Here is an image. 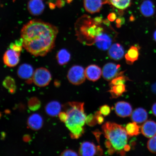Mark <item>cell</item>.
<instances>
[{"mask_svg":"<svg viewBox=\"0 0 156 156\" xmlns=\"http://www.w3.org/2000/svg\"><path fill=\"white\" fill-rule=\"evenodd\" d=\"M115 109L116 114L122 118L131 115L132 112L131 105L129 103L124 101L117 102L115 105Z\"/></svg>","mask_w":156,"mask_h":156,"instance_id":"obj_12","label":"cell"},{"mask_svg":"<svg viewBox=\"0 0 156 156\" xmlns=\"http://www.w3.org/2000/svg\"><path fill=\"white\" fill-rule=\"evenodd\" d=\"M125 129L128 136H136L140 133V128L136 122H130L126 125Z\"/></svg>","mask_w":156,"mask_h":156,"instance_id":"obj_24","label":"cell"},{"mask_svg":"<svg viewBox=\"0 0 156 156\" xmlns=\"http://www.w3.org/2000/svg\"><path fill=\"white\" fill-rule=\"evenodd\" d=\"M79 154L80 155L83 156L102 155L103 151L100 146L97 147L92 142H85L80 145Z\"/></svg>","mask_w":156,"mask_h":156,"instance_id":"obj_6","label":"cell"},{"mask_svg":"<svg viewBox=\"0 0 156 156\" xmlns=\"http://www.w3.org/2000/svg\"><path fill=\"white\" fill-rule=\"evenodd\" d=\"M86 77L89 80L94 82L100 79L102 75L101 68L95 64L90 65L85 70Z\"/></svg>","mask_w":156,"mask_h":156,"instance_id":"obj_14","label":"cell"},{"mask_svg":"<svg viewBox=\"0 0 156 156\" xmlns=\"http://www.w3.org/2000/svg\"><path fill=\"white\" fill-rule=\"evenodd\" d=\"M20 54L11 49L5 51L3 56V63L9 67L16 66L19 63Z\"/></svg>","mask_w":156,"mask_h":156,"instance_id":"obj_9","label":"cell"},{"mask_svg":"<svg viewBox=\"0 0 156 156\" xmlns=\"http://www.w3.org/2000/svg\"><path fill=\"white\" fill-rule=\"evenodd\" d=\"M110 21L108 20L105 19V20L103 21V22L104 24L107 25H109L110 24Z\"/></svg>","mask_w":156,"mask_h":156,"instance_id":"obj_42","label":"cell"},{"mask_svg":"<svg viewBox=\"0 0 156 156\" xmlns=\"http://www.w3.org/2000/svg\"><path fill=\"white\" fill-rule=\"evenodd\" d=\"M152 112L154 115L156 116V102L154 103L152 107Z\"/></svg>","mask_w":156,"mask_h":156,"instance_id":"obj_40","label":"cell"},{"mask_svg":"<svg viewBox=\"0 0 156 156\" xmlns=\"http://www.w3.org/2000/svg\"><path fill=\"white\" fill-rule=\"evenodd\" d=\"M83 4L86 10L91 14L99 12L103 4L102 0H84Z\"/></svg>","mask_w":156,"mask_h":156,"instance_id":"obj_15","label":"cell"},{"mask_svg":"<svg viewBox=\"0 0 156 156\" xmlns=\"http://www.w3.org/2000/svg\"><path fill=\"white\" fill-rule=\"evenodd\" d=\"M141 132L143 135L148 138L156 135V122L149 120L144 122L141 127Z\"/></svg>","mask_w":156,"mask_h":156,"instance_id":"obj_17","label":"cell"},{"mask_svg":"<svg viewBox=\"0 0 156 156\" xmlns=\"http://www.w3.org/2000/svg\"><path fill=\"white\" fill-rule=\"evenodd\" d=\"M44 5L42 0H30L28 5L29 13L37 16L42 14L44 9Z\"/></svg>","mask_w":156,"mask_h":156,"instance_id":"obj_13","label":"cell"},{"mask_svg":"<svg viewBox=\"0 0 156 156\" xmlns=\"http://www.w3.org/2000/svg\"><path fill=\"white\" fill-rule=\"evenodd\" d=\"M44 120L40 115L35 113L31 115L27 120V124L29 128L34 130H38L42 128Z\"/></svg>","mask_w":156,"mask_h":156,"instance_id":"obj_18","label":"cell"},{"mask_svg":"<svg viewBox=\"0 0 156 156\" xmlns=\"http://www.w3.org/2000/svg\"><path fill=\"white\" fill-rule=\"evenodd\" d=\"M108 19L110 21H114L116 19V15L114 12L111 13L108 16Z\"/></svg>","mask_w":156,"mask_h":156,"instance_id":"obj_37","label":"cell"},{"mask_svg":"<svg viewBox=\"0 0 156 156\" xmlns=\"http://www.w3.org/2000/svg\"><path fill=\"white\" fill-rule=\"evenodd\" d=\"M151 88L153 92L156 94V83L152 85Z\"/></svg>","mask_w":156,"mask_h":156,"instance_id":"obj_41","label":"cell"},{"mask_svg":"<svg viewBox=\"0 0 156 156\" xmlns=\"http://www.w3.org/2000/svg\"><path fill=\"white\" fill-rule=\"evenodd\" d=\"M34 73V69L32 66L27 63L21 64L17 71V75L19 77L28 81L32 80Z\"/></svg>","mask_w":156,"mask_h":156,"instance_id":"obj_11","label":"cell"},{"mask_svg":"<svg viewBox=\"0 0 156 156\" xmlns=\"http://www.w3.org/2000/svg\"><path fill=\"white\" fill-rule=\"evenodd\" d=\"M123 73H120L119 75L113 79L111 81L110 85L113 86L124 84L127 80V78L123 75Z\"/></svg>","mask_w":156,"mask_h":156,"instance_id":"obj_27","label":"cell"},{"mask_svg":"<svg viewBox=\"0 0 156 156\" xmlns=\"http://www.w3.org/2000/svg\"><path fill=\"white\" fill-rule=\"evenodd\" d=\"M126 91V85L122 84L113 86L110 90V92L112 97L115 98L122 95Z\"/></svg>","mask_w":156,"mask_h":156,"instance_id":"obj_26","label":"cell"},{"mask_svg":"<svg viewBox=\"0 0 156 156\" xmlns=\"http://www.w3.org/2000/svg\"><path fill=\"white\" fill-rule=\"evenodd\" d=\"M131 115L132 121L137 124L145 122L148 118L147 111L141 107L136 109L132 112Z\"/></svg>","mask_w":156,"mask_h":156,"instance_id":"obj_19","label":"cell"},{"mask_svg":"<svg viewBox=\"0 0 156 156\" xmlns=\"http://www.w3.org/2000/svg\"><path fill=\"white\" fill-rule=\"evenodd\" d=\"M66 110L67 119L65 122L66 126L70 132L73 139H78L84 132L83 126L86 123V115L84 109V103L71 102L68 103Z\"/></svg>","mask_w":156,"mask_h":156,"instance_id":"obj_3","label":"cell"},{"mask_svg":"<svg viewBox=\"0 0 156 156\" xmlns=\"http://www.w3.org/2000/svg\"><path fill=\"white\" fill-rule=\"evenodd\" d=\"M73 0H67V2L68 3H70L73 2Z\"/></svg>","mask_w":156,"mask_h":156,"instance_id":"obj_44","label":"cell"},{"mask_svg":"<svg viewBox=\"0 0 156 156\" xmlns=\"http://www.w3.org/2000/svg\"><path fill=\"white\" fill-rule=\"evenodd\" d=\"M65 2L63 0H58L56 2V5L58 8H61L64 6Z\"/></svg>","mask_w":156,"mask_h":156,"instance_id":"obj_38","label":"cell"},{"mask_svg":"<svg viewBox=\"0 0 156 156\" xmlns=\"http://www.w3.org/2000/svg\"><path fill=\"white\" fill-rule=\"evenodd\" d=\"M120 67V65H117L112 63L105 64L102 71L103 77L107 81L112 80L119 74V71Z\"/></svg>","mask_w":156,"mask_h":156,"instance_id":"obj_7","label":"cell"},{"mask_svg":"<svg viewBox=\"0 0 156 156\" xmlns=\"http://www.w3.org/2000/svg\"><path fill=\"white\" fill-rule=\"evenodd\" d=\"M81 31L84 36L87 39H94L101 33L103 32V29L99 25L97 24L94 21L92 25L89 26H83L81 28Z\"/></svg>","mask_w":156,"mask_h":156,"instance_id":"obj_8","label":"cell"},{"mask_svg":"<svg viewBox=\"0 0 156 156\" xmlns=\"http://www.w3.org/2000/svg\"><path fill=\"white\" fill-rule=\"evenodd\" d=\"M58 117L62 122H65L67 119V114L66 112H60Z\"/></svg>","mask_w":156,"mask_h":156,"instance_id":"obj_35","label":"cell"},{"mask_svg":"<svg viewBox=\"0 0 156 156\" xmlns=\"http://www.w3.org/2000/svg\"><path fill=\"white\" fill-rule=\"evenodd\" d=\"M147 147L151 153H156V135L151 138L148 141Z\"/></svg>","mask_w":156,"mask_h":156,"instance_id":"obj_29","label":"cell"},{"mask_svg":"<svg viewBox=\"0 0 156 156\" xmlns=\"http://www.w3.org/2000/svg\"><path fill=\"white\" fill-rule=\"evenodd\" d=\"M116 26L118 28H120L125 22V19L124 17H119L116 20Z\"/></svg>","mask_w":156,"mask_h":156,"instance_id":"obj_36","label":"cell"},{"mask_svg":"<svg viewBox=\"0 0 156 156\" xmlns=\"http://www.w3.org/2000/svg\"><path fill=\"white\" fill-rule=\"evenodd\" d=\"M61 156H78V154L76 152L72 151L71 150L68 149L65 150L61 154Z\"/></svg>","mask_w":156,"mask_h":156,"instance_id":"obj_34","label":"cell"},{"mask_svg":"<svg viewBox=\"0 0 156 156\" xmlns=\"http://www.w3.org/2000/svg\"><path fill=\"white\" fill-rule=\"evenodd\" d=\"M62 106L60 103L56 101H52L46 105L45 110L48 115L55 117L58 115L61 112Z\"/></svg>","mask_w":156,"mask_h":156,"instance_id":"obj_20","label":"cell"},{"mask_svg":"<svg viewBox=\"0 0 156 156\" xmlns=\"http://www.w3.org/2000/svg\"><path fill=\"white\" fill-rule=\"evenodd\" d=\"M153 37L154 40L156 42V30L154 33Z\"/></svg>","mask_w":156,"mask_h":156,"instance_id":"obj_43","label":"cell"},{"mask_svg":"<svg viewBox=\"0 0 156 156\" xmlns=\"http://www.w3.org/2000/svg\"><path fill=\"white\" fill-rule=\"evenodd\" d=\"M23 47V41L21 38L20 40L15 41L14 43H12L9 46V48L11 49L20 54Z\"/></svg>","mask_w":156,"mask_h":156,"instance_id":"obj_28","label":"cell"},{"mask_svg":"<svg viewBox=\"0 0 156 156\" xmlns=\"http://www.w3.org/2000/svg\"><path fill=\"white\" fill-rule=\"evenodd\" d=\"M140 11L146 17H150L154 14L155 7L153 3L150 0H146L140 6Z\"/></svg>","mask_w":156,"mask_h":156,"instance_id":"obj_21","label":"cell"},{"mask_svg":"<svg viewBox=\"0 0 156 156\" xmlns=\"http://www.w3.org/2000/svg\"><path fill=\"white\" fill-rule=\"evenodd\" d=\"M105 137L107 141L105 145L108 149V153L112 155L115 152L124 155L126 152L130 151L128 145V135L125 128L115 123L108 122L102 126Z\"/></svg>","mask_w":156,"mask_h":156,"instance_id":"obj_2","label":"cell"},{"mask_svg":"<svg viewBox=\"0 0 156 156\" xmlns=\"http://www.w3.org/2000/svg\"><path fill=\"white\" fill-rule=\"evenodd\" d=\"M56 59L58 64L64 65L67 64L71 59V54L65 49H62L56 54Z\"/></svg>","mask_w":156,"mask_h":156,"instance_id":"obj_23","label":"cell"},{"mask_svg":"<svg viewBox=\"0 0 156 156\" xmlns=\"http://www.w3.org/2000/svg\"><path fill=\"white\" fill-rule=\"evenodd\" d=\"M94 22L97 24L100 25L101 23L103 22V20L101 17H96L93 19Z\"/></svg>","mask_w":156,"mask_h":156,"instance_id":"obj_39","label":"cell"},{"mask_svg":"<svg viewBox=\"0 0 156 156\" xmlns=\"http://www.w3.org/2000/svg\"><path fill=\"white\" fill-rule=\"evenodd\" d=\"M67 77L70 83L75 85H79L85 80V70L82 66L75 65L69 70Z\"/></svg>","mask_w":156,"mask_h":156,"instance_id":"obj_5","label":"cell"},{"mask_svg":"<svg viewBox=\"0 0 156 156\" xmlns=\"http://www.w3.org/2000/svg\"><path fill=\"white\" fill-rule=\"evenodd\" d=\"M139 56V48L137 46H132L125 55L127 63L132 64L137 60Z\"/></svg>","mask_w":156,"mask_h":156,"instance_id":"obj_22","label":"cell"},{"mask_svg":"<svg viewBox=\"0 0 156 156\" xmlns=\"http://www.w3.org/2000/svg\"><path fill=\"white\" fill-rule=\"evenodd\" d=\"M131 0H110V4L120 9H126L131 5Z\"/></svg>","mask_w":156,"mask_h":156,"instance_id":"obj_25","label":"cell"},{"mask_svg":"<svg viewBox=\"0 0 156 156\" xmlns=\"http://www.w3.org/2000/svg\"><path fill=\"white\" fill-rule=\"evenodd\" d=\"M52 79L50 72L46 68L40 67L35 70L32 81L38 87L46 86L49 84Z\"/></svg>","mask_w":156,"mask_h":156,"instance_id":"obj_4","label":"cell"},{"mask_svg":"<svg viewBox=\"0 0 156 156\" xmlns=\"http://www.w3.org/2000/svg\"><path fill=\"white\" fill-rule=\"evenodd\" d=\"M94 42L99 49L105 51L112 45V39L110 35L103 32L95 38Z\"/></svg>","mask_w":156,"mask_h":156,"instance_id":"obj_10","label":"cell"},{"mask_svg":"<svg viewBox=\"0 0 156 156\" xmlns=\"http://www.w3.org/2000/svg\"><path fill=\"white\" fill-rule=\"evenodd\" d=\"M124 48L121 45L116 43L112 45L108 51V55L112 59L119 60L124 57Z\"/></svg>","mask_w":156,"mask_h":156,"instance_id":"obj_16","label":"cell"},{"mask_svg":"<svg viewBox=\"0 0 156 156\" xmlns=\"http://www.w3.org/2000/svg\"><path fill=\"white\" fill-rule=\"evenodd\" d=\"M95 118H96L97 123L99 124H101L103 123L104 121V119L99 112H97L95 113L94 115Z\"/></svg>","mask_w":156,"mask_h":156,"instance_id":"obj_33","label":"cell"},{"mask_svg":"<svg viewBox=\"0 0 156 156\" xmlns=\"http://www.w3.org/2000/svg\"><path fill=\"white\" fill-rule=\"evenodd\" d=\"M58 33L54 25L39 20H32L21 30L23 46L35 56H44L51 51Z\"/></svg>","mask_w":156,"mask_h":156,"instance_id":"obj_1","label":"cell"},{"mask_svg":"<svg viewBox=\"0 0 156 156\" xmlns=\"http://www.w3.org/2000/svg\"><path fill=\"white\" fill-rule=\"evenodd\" d=\"M85 122L86 123L90 126H94L97 123L95 115L91 114L87 116Z\"/></svg>","mask_w":156,"mask_h":156,"instance_id":"obj_31","label":"cell"},{"mask_svg":"<svg viewBox=\"0 0 156 156\" xmlns=\"http://www.w3.org/2000/svg\"><path fill=\"white\" fill-rule=\"evenodd\" d=\"M99 112L103 116H108L111 112L110 107L107 105H103L100 107Z\"/></svg>","mask_w":156,"mask_h":156,"instance_id":"obj_32","label":"cell"},{"mask_svg":"<svg viewBox=\"0 0 156 156\" xmlns=\"http://www.w3.org/2000/svg\"><path fill=\"white\" fill-rule=\"evenodd\" d=\"M3 85L5 87L9 89L14 88L15 82L14 80L10 77H7L3 81Z\"/></svg>","mask_w":156,"mask_h":156,"instance_id":"obj_30","label":"cell"}]
</instances>
